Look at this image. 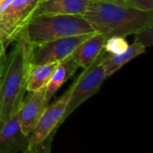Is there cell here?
Masks as SVG:
<instances>
[{
  "label": "cell",
  "instance_id": "d6986e66",
  "mask_svg": "<svg viewBox=\"0 0 153 153\" xmlns=\"http://www.w3.org/2000/svg\"><path fill=\"white\" fill-rule=\"evenodd\" d=\"M6 49H7V48L4 46L3 40L0 38V72L2 70L4 59H5V56H6Z\"/></svg>",
  "mask_w": 153,
  "mask_h": 153
},
{
  "label": "cell",
  "instance_id": "7a4b0ae2",
  "mask_svg": "<svg viewBox=\"0 0 153 153\" xmlns=\"http://www.w3.org/2000/svg\"><path fill=\"white\" fill-rule=\"evenodd\" d=\"M82 16L96 32L107 39L113 36L126 38L153 25V12L114 0H90Z\"/></svg>",
  "mask_w": 153,
  "mask_h": 153
},
{
  "label": "cell",
  "instance_id": "5bb4252c",
  "mask_svg": "<svg viewBox=\"0 0 153 153\" xmlns=\"http://www.w3.org/2000/svg\"><path fill=\"white\" fill-rule=\"evenodd\" d=\"M58 63L31 65L27 78V92H33L45 89Z\"/></svg>",
  "mask_w": 153,
  "mask_h": 153
},
{
  "label": "cell",
  "instance_id": "5b68a950",
  "mask_svg": "<svg viewBox=\"0 0 153 153\" xmlns=\"http://www.w3.org/2000/svg\"><path fill=\"white\" fill-rule=\"evenodd\" d=\"M42 0H13L0 17V38L8 48L33 17Z\"/></svg>",
  "mask_w": 153,
  "mask_h": 153
},
{
  "label": "cell",
  "instance_id": "30bf717a",
  "mask_svg": "<svg viewBox=\"0 0 153 153\" xmlns=\"http://www.w3.org/2000/svg\"><path fill=\"white\" fill-rule=\"evenodd\" d=\"M89 3L90 0H42L35 10L33 17L46 15H83Z\"/></svg>",
  "mask_w": 153,
  "mask_h": 153
},
{
  "label": "cell",
  "instance_id": "8992f818",
  "mask_svg": "<svg viewBox=\"0 0 153 153\" xmlns=\"http://www.w3.org/2000/svg\"><path fill=\"white\" fill-rule=\"evenodd\" d=\"M91 35L84 34L62 38L33 47L31 65L60 63L69 58L76 48Z\"/></svg>",
  "mask_w": 153,
  "mask_h": 153
},
{
  "label": "cell",
  "instance_id": "3957f363",
  "mask_svg": "<svg viewBox=\"0 0 153 153\" xmlns=\"http://www.w3.org/2000/svg\"><path fill=\"white\" fill-rule=\"evenodd\" d=\"M24 30L29 41L33 47L62 38L96 32L82 15H46L33 17Z\"/></svg>",
  "mask_w": 153,
  "mask_h": 153
},
{
  "label": "cell",
  "instance_id": "ba28073f",
  "mask_svg": "<svg viewBox=\"0 0 153 153\" xmlns=\"http://www.w3.org/2000/svg\"><path fill=\"white\" fill-rule=\"evenodd\" d=\"M48 102L46 97V88L38 91L28 92L24 96L15 116L22 132L26 136L29 137L35 128Z\"/></svg>",
  "mask_w": 153,
  "mask_h": 153
},
{
  "label": "cell",
  "instance_id": "9c48e42d",
  "mask_svg": "<svg viewBox=\"0 0 153 153\" xmlns=\"http://www.w3.org/2000/svg\"><path fill=\"white\" fill-rule=\"evenodd\" d=\"M29 143L26 136L20 127L16 116L0 120V153H19L23 152Z\"/></svg>",
  "mask_w": 153,
  "mask_h": 153
},
{
  "label": "cell",
  "instance_id": "6da1fadb",
  "mask_svg": "<svg viewBox=\"0 0 153 153\" xmlns=\"http://www.w3.org/2000/svg\"><path fill=\"white\" fill-rule=\"evenodd\" d=\"M13 44L0 72L1 121L15 116L27 91V78L31 67L33 46L29 41L24 29Z\"/></svg>",
  "mask_w": 153,
  "mask_h": 153
},
{
  "label": "cell",
  "instance_id": "52a82bcc",
  "mask_svg": "<svg viewBox=\"0 0 153 153\" xmlns=\"http://www.w3.org/2000/svg\"><path fill=\"white\" fill-rule=\"evenodd\" d=\"M73 88L74 83L57 100H56L53 104L47 106L41 117H39L35 128L29 136V143L27 148H31L40 143L54 131H56L59 128Z\"/></svg>",
  "mask_w": 153,
  "mask_h": 153
},
{
  "label": "cell",
  "instance_id": "44dd1931",
  "mask_svg": "<svg viewBox=\"0 0 153 153\" xmlns=\"http://www.w3.org/2000/svg\"><path fill=\"white\" fill-rule=\"evenodd\" d=\"M114 1H117V2H120V3H123V4H130L128 0H114ZM131 5V4H130Z\"/></svg>",
  "mask_w": 153,
  "mask_h": 153
},
{
  "label": "cell",
  "instance_id": "4fadbf2b",
  "mask_svg": "<svg viewBox=\"0 0 153 153\" xmlns=\"http://www.w3.org/2000/svg\"><path fill=\"white\" fill-rule=\"evenodd\" d=\"M78 68L79 65L72 56L58 63L46 87V97L48 101L59 88L76 73Z\"/></svg>",
  "mask_w": 153,
  "mask_h": 153
},
{
  "label": "cell",
  "instance_id": "8fae6325",
  "mask_svg": "<svg viewBox=\"0 0 153 153\" xmlns=\"http://www.w3.org/2000/svg\"><path fill=\"white\" fill-rule=\"evenodd\" d=\"M106 39L107 38L103 34L95 32L76 48L72 57L79 67L87 69L97 61L103 52Z\"/></svg>",
  "mask_w": 153,
  "mask_h": 153
},
{
  "label": "cell",
  "instance_id": "e0dca14e",
  "mask_svg": "<svg viewBox=\"0 0 153 153\" xmlns=\"http://www.w3.org/2000/svg\"><path fill=\"white\" fill-rule=\"evenodd\" d=\"M134 35V41L140 43L145 48L151 47L153 43V25L138 31Z\"/></svg>",
  "mask_w": 153,
  "mask_h": 153
},
{
  "label": "cell",
  "instance_id": "2e32d148",
  "mask_svg": "<svg viewBox=\"0 0 153 153\" xmlns=\"http://www.w3.org/2000/svg\"><path fill=\"white\" fill-rule=\"evenodd\" d=\"M56 131H54L49 136H48L43 142L40 143L31 147V148H26L22 153H51L52 148V143L55 136Z\"/></svg>",
  "mask_w": 153,
  "mask_h": 153
},
{
  "label": "cell",
  "instance_id": "9a60e30c",
  "mask_svg": "<svg viewBox=\"0 0 153 153\" xmlns=\"http://www.w3.org/2000/svg\"><path fill=\"white\" fill-rule=\"evenodd\" d=\"M129 44L125 37L120 36H113L109 37L106 39L103 50L109 55H122L128 48Z\"/></svg>",
  "mask_w": 153,
  "mask_h": 153
},
{
  "label": "cell",
  "instance_id": "7c38bea8",
  "mask_svg": "<svg viewBox=\"0 0 153 153\" xmlns=\"http://www.w3.org/2000/svg\"><path fill=\"white\" fill-rule=\"evenodd\" d=\"M145 51L146 48L143 45L134 40L131 45H129L126 51L122 55H109L103 50L101 56V63L104 65L107 77H109L112 74H114L124 65L137 57L138 56H141L142 54L145 53Z\"/></svg>",
  "mask_w": 153,
  "mask_h": 153
},
{
  "label": "cell",
  "instance_id": "ffe728a7",
  "mask_svg": "<svg viewBox=\"0 0 153 153\" xmlns=\"http://www.w3.org/2000/svg\"><path fill=\"white\" fill-rule=\"evenodd\" d=\"M13 2V0H0V17L4 13V11L7 9V7L10 5V4Z\"/></svg>",
  "mask_w": 153,
  "mask_h": 153
},
{
  "label": "cell",
  "instance_id": "277c9868",
  "mask_svg": "<svg viewBox=\"0 0 153 153\" xmlns=\"http://www.w3.org/2000/svg\"><path fill=\"white\" fill-rule=\"evenodd\" d=\"M101 56L102 54L94 64L87 69H84L74 82V88L65 115L62 118L61 125L79 106L96 94L108 78L104 65L101 63Z\"/></svg>",
  "mask_w": 153,
  "mask_h": 153
},
{
  "label": "cell",
  "instance_id": "ac0fdd59",
  "mask_svg": "<svg viewBox=\"0 0 153 153\" xmlns=\"http://www.w3.org/2000/svg\"><path fill=\"white\" fill-rule=\"evenodd\" d=\"M129 4L138 9L153 12V0H128Z\"/></svg>",
  "mask_w": 153,
  "mask_h": 153
}]
</instances>
